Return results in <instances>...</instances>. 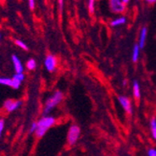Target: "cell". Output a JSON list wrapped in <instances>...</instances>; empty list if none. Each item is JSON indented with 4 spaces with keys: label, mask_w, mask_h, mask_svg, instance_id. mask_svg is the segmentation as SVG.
I'll return each mask as SVG.
<instances>
[{
    "label": "cell",
    "mask_w": 156,
    "mask_h": 156,
    "mask_svg": "<svg viewBox=\"0 0 156 156\" xmlns=\"http://www.w3.org/2000/svg\"><path fill=\"white\" fill-rule=\"evenodd\" d=\"M4 128H5V120L3 118H0V137L2 136Z\"/></svg>",
    "instance_id": "obj_19"
},
{
    "label": "cell",
    "mask_w": 156,
    "mask_h": 156,
    "mask_svg": "<svg viewBox=\"0 0 156 156\" xmlns=\"http://www.w3.org/2000/svg\"><path fill=\"white\" fill-rule=\"evenodd\" d=\"M80 127L76 123H72L69 126L66 135V142L68 146H74L80 139Z\"/></svg>",
    "instance_id": "obj_3"
},
{
    "label": "cell",
    "mask_w": 156,
    "mask_h": 156,
    "mask_svg": "<svg viewBox=\"0 0 156 156\" xmlns=\"http://www.w3.org/2000/svg\"><path fill=\"white\" fill-rule=\"evenodd\" d=\"M129 1H130V0H122V2H123V3H124L125 5H126L127 3H128Z\"/></svg>",
    "instance_id": "obj_25"
},
{
    "label": "cell",
    "mask_w": 156,
    "mask_h": 156,
    "mask_svg": "<svg viewBox=\"0 0 156 156\" xmlns=\"http://www.w3.org/2000/svg\"><path fill=\"white\" fill-rule=\"evenodd\" d=\"M15 44H16L18 47H20L21 49L24 50V51H27V50H28V47H27V45L24 43L23 41H22V40L16 39V40H15Z\"/></svg>",
    "instance_id": "obj_17"
},
{
    "label": "cell",
    "mask_w": 156,
    "mask_h": 156,
    "mask_svg": "<svg viewBox=\"0 0 156 156\" xmlns=\"http://www.w3.org/2000/svg\"><path fill=\"white\" fill-rule=\"evenodd\" d=\"M56 123V119L51 115H44L37 122V130L35 135L37 137H43L46 133Z\"/></svg>",
    "instance_id": "obj_1"
},
{
    "label": "cell",
    "mask_w": 156,
    "mask_h": 156,
    "mask_svg": "<svg viewBox=\"0 0 156 156\" xmlns=\"http://www.w3.org/2000/svg\"><path fill=\"white\" fill-rule=\"evenodd\" d=\"M0 84L1 85H5V86H9V87H11L13 89H19L21 84L20 82L16 81L15 80L13 79H9V78H5V77H0Z\"/></svg>",
    "instance_id": "obj_8"
},
{
    "label": "cell",
    "mask_w": 156,
    "mask_h": 156,
    "mask_svg": "<svg viewBox=\"0 0 156 156\" xmlns=\"http://www.w3.org/2000/svg\"><path fill=\"white\" fill-rule=\"evenodd\" d=\"M122 84H123V86H125V85L127 84V82H126V80H123V83H122Z\"/></svg>",
    "instance_id": "obj_26"
},
{
    "label": "cell",
    "mask_w": 156,
    "mask_h": 156,
    "mask_svg": "<svg viewBox=\"0 0 156 156\" xmlns=\"http://www.w3.org/2000/svg\"><path fill=\"white\" fill-rule=\"evenodd\" d=\"M109 8L113 13H122L125 11L126 5L122 0H109Z\"/></svg>",
    "instance_id": "obj_5"
},
{
    "label": "cell",
    "mask_w": 156,
    "mask_h": 156,
    "mask_svg": "<svg viewBox=\"0 0 156 156\" xmlns=\"http://www.w3.org/2000/svg\"><path fill=\"white\" fill-rule=\"evenodd\" d=\"M58 2H59V5H60V9H62L63 7H64V0H58Z\"/></svg>",
    "instance_id": "obj_23"
},
{
    "label": "cell",
    "mask_w": 156,
    "mask_h": 156,
    "mask_svg": "<svg viewBox=\"0 0 156 156\" xmlns=\"http://www.w3.org/2000/svg\"><path fill=\"white\" fill-rule=\"evenodd\" d=\"M145 1L149 4H154L156 2V0H145Z\"/></svg>",
    "instance_id": "obj_24"
},
{
    "label": "cell",
    "mask_w": 156,
    "mask_h": 156,
    "mask_svg": "<svg viewBox=\"0 0 156 156\" xmlns=\"http://www.w3.org/2000/svg\"><path fill=\"white\" fill-rule=\"evenodd\" d=\"M147 34H148V30H147V27H143L142 29L140 30L139 33V38H138V46L141 49H143L145 46V42H146V38H147Z\"/></svg>",
    "instance_id": "obj_10"
},
{
    "label": "cell",
    "mask_w": 156,
    "mask_h": 156,
    "mask_svg": "<svg viewBox=\"0 0 156 156\" xmlns=\"http://www.w3.org/2000/svg\"><path fill=\"white\" fill-rule=\"evenodd\" d=\"M133 95L136 100H139L141 97L140 85L137 80H134V82H133Z\"/></svg>",
    "instance_id": "obj_11"
},
{
    "label": "cell",
    "mask_w": 156,
    "mask_h": 156,
    "mask_svg": "<svg viewBox=\"0 0 156 156\" xmlns=\"http://www.w3.org/2000/svg\"><path fill=\"white\" fill-rule=\"evenodd\" d=\"M150 127H151V136L154 140H156V118L152 117L150 121Z\"/></svg>",
    "instance_id": "obj_14"
},
{
    "label": "cell",
    "mask_w": 156,
    "mask_h": 156,
    "mask_svg": "<svg viewBox=\"0 0 156 156\" xmlns=\"http://www.w3.org/2000/svg\"><path fill=\"white\" fill-rule=\"evenodd\" d=\"M0 41H1V35H0Z\"/></svg>",
    "instance_id": "obj_27"
},
{
    "label": "cell",
    "mask_w": 156,
    "mask_h": 156,
    "mask_svg": "<svg viewBox=\"0 0 156 156\" xmlns=\"http://www.w3.org/2000/svg\"><path fill=\"white\" fill-rule=\"evenodd\" d=\"M139 51H140V48L138 46V44L134 45L133 47V51H132V61L134 63H136L138 61L139 58Z\"/></svg>",
    "instance_id": "obj_13"
},
{
    "label": "cell",
    "mask_w": 156,
    "mask_h": 156,
    "mask_svg": "<svg viewBox=\"0 0 156 156\" xmlns=\"http://www.w3.org/2000/svg\"><path fill=\"white\" fill-rule=\"evenodd\" d=\"M12 79L15 80L16 81H18L20 83H22L24 80V79H25V75L23 73H16V74L13 75V78Z\"/></svg>",
    "instance_id": "obj_16"
},
{
    "label": "cell",
    "mask_w": 156,
    "mask_h": 156,
    "mask_svg": "<svg viewBox=\"0 0 156 156\" xmlns=\"http://www.w3.org/2000/svg\"><path fill=\"white\" fill-rule=\"evenodd\" d=\"M44 66L48 72H54L57 67V58L52 54H48L44 60Z\"/></svg>",
    "instance_id": "obj_4"
},
{
    "label": "cell",
    "mask_w": 156,
    "mask_h": 156,
    "mask_svg": "<svg viewBox=\"0 0 156 156\" xmlns=\"http://www.w3.org/2000/svg\"><path fill=\"white\" fill-rule=\"evenodd\" d=\"M148 156H156V149L155 148H150L147 151Z\"/></svg>",
    "instance_id": "obj_21"
},
{
    "label": "cell",
    "mask_w": 156,
    "mask_h": 156,
    "mask_svg": "<svg viewBox=\"0 0 156 156\" xmlns=\"http://www.w3.org/2000/svg\"><path fill=\"white\" fill-rule=\"evenodd\" d=\"M126 23V19L125 17L123 16H121V17H118L114 20H112L110 22V26L111 27H117V26H120V25H122Z\"/></svg>",
    "instance_id": "obj_12"
},
{
    "label": "cell",
    "mask_w": 156,
    "mask_h": 156,
    "mask_svg": "<svg viewBox=\"0 0 156 156\" xmlns=\"http://www.w3.org/2000/svg\"><path fill=\"white\" fill-rule=\"evenodd\" d=\"M94 4H95V0H89V2H88V9H89V12L91 14H93L94 11Z\"/></svg>",
    "instance_id": "obj_18"
},
{
    "label": "cell",
    "mask_w": 156,
    "mask_h": 156,
    "mask_svg": "<svg viewBox=\"0 0 156 156\" xmlns=\"http://www.w3.org/2000/svg\"><path fill=\"white\" fill-rule=\"evenodd\" d=\"M118 101H119L121 107L123 108V110L127 113V114L131 115L133 112V108H132V104H131L130 99L124 95H119Z\"/></svg>",
    "instance_id": "obj_7"
},
{
    "label": "cell",
    "mask_w": 156,
    "mask_h": 156,
    "mask_svg": "<svg viewBox=\"0 0 156 156\" xmlns=\"http://www.w3.org/2000/svg\"><path fill=\"white\" fill-rule=\"evenodd\" d=\"M64 100V94L60 90H56L52 93L51 95H50L44 103L43 106V114L48 115L49 113L62 103Z\"/></svg>",
    "instance_id": "obj_2"
},
{
    "label": "cell",
    "mask_w": 156,
    "mask_h": 156,
    "mask_svg": "<svg viewBox=\"0 0 156 156\" xmlns=\"http://www.w3.org/2000/svg\"><path fill=\"white\" fill-rule=\"evenodd\" d=\"M26 68L28 70H35L37 68V62L35 59H29L26 63Z\"/></svg>",
    "instance_id": "obj_15"
},
{
    "label": "cell",
    "mask_w": 156,
    "mask_h": 156,
    "mask_svg": "<svg viewBox=\"0 0 156 156\" xmlns=\"http://www.w3.org/2000/svg\"><path fill=\"white\" fill-rule=\"evenodd\" d=\"M23 105V101L21 100H13V99H8L4 102L3 108L7 112H13L20 108V107Z\"/></svg>",
    "instance_id": "obj_6"
},
{
    "label": "cell",
    "mask_w": 156,
    "mask_h": 156,
    "mask_svg": "<svg viewBox=\"0 0 156 156\" xmlns=\"http://www.w3.org/2000/svg\"><path fill=\"white\" fill-rule=\"evenodd\" d=\"M28 5H29V8L30 9H35V0H28Z\"/></svg>",
    "instance_id": "obj_22"
},
{
    "label": "cell",
    "mask_w": 156,
    "mask_h": 156,
    "mask_svg": "<svg viewBox=\"0 0 156 156\" xmlns=\"http://www.w3.org/2000/svg\"><path fill=\"white\" fill-rule=\"evenodd\" d=\"M36 130H37V122H34L31 123V125L29 127V132L31 134H35Z\"/></svg>",
    "instance_id": "obj_20"
},
{
    "label": "cell",
    "mask_w": 156,
    "mask_h": 156,
    "mask_svg": "<svg viewBox=\"0 0 156 156\" xmlns=\"http://www.w3.org/2000/svg\"><path fill=\"white\" fill-rule=\"evenodd\" d=\"M11 60H12V64H13L15 72L16 73H23V63L18 56L13 54L11 56Z\"/></svg>",
    "instance_id": "obj_9"
}]
</instances>
